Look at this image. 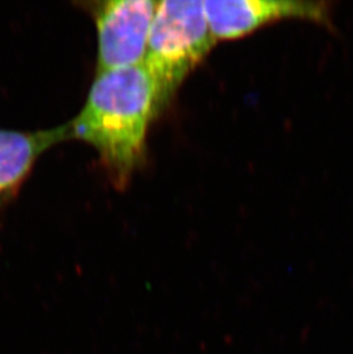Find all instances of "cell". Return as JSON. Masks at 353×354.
<instances>
[{
	"label": "cell",
	"mask_w": 353,
	"mask_h": 354,
	"mask_svg": "<svg viewBox=\"0 0 353 354\" xmlns=\"http://www.w3.org/2000/svg\"><path fill=\"white\" fill-rule=\"evenodd\" d=\"M204 8L217 41L244 37L284 19H304L333 27L332 3L327 1L206 0Z\"/></svg>",
	"instance_id": "277c9868"
},
{
	"label": "cell",
	"mask_w": 353,
	"mask_h": 354,
	"mask_svg": "<svg viewBox=\"0 0 353 354\" xmlns=\"http://www.w3.org/2000/svg\"><path fill=\"white\" fill-rule=\"evenodd\" d=\"M217 39L202 0L159 3L143 64L156 88L157 113L170 104L188 75L210 53Z\"/></svg>",
	"instance_id": "7a4b0ae2"
},
{
	"label": "cell",
	"mask_w": 353,
	"mask_h": 354,
	"mask_svg": "<svg viewBox=\"0 0 353 354\" xmlns=\"http://www.w3.org/2000/svg\"><path fill=\"white\" fill-rule=\"evenodd\" d=\"M155 0H94L82 3L97 28V73L143 64Z\"/></svg>",
	"instance_id": "3957f363"
},
{
	"label": "cell",
	"mask_w": 353,
	"mask_h": 354,
	"mask_svg": "<svg viewBox=\"0 0 353 354\" xmlns=\"http://www.w3.org/2000/svg\"><path fill=\"white\" fill-rule=\"evenodd\" d=\"M157 116L156 88L145 64L102 71L68 122V136L92 146L110 183L124 189L145 162L147 136Z\"/></svg>",
	"instance_id": "6da1fadb"
},
{
	"label": "cell",
	"mask_w": 353,
	"mask_h": 354,
	"mask_svg": "<svg viewBox=\"0 0 353 354\" xmlns=\"http://www.w3.org/2000/svg\"><path fill=\"white\" fill-rule=\"evenodd\" d=\"M66 139L67 123L50 130L0 129V214L15 200L38 158Z\"/></svg>",
	"instance_id": "5b68a950"
}]
</instances>
